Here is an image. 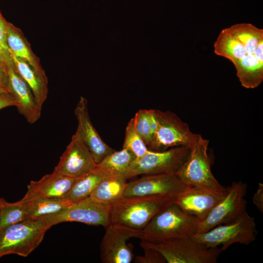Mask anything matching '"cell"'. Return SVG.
Segmentation results:
<instances>
[{
	"label": "cell",
	"mask_w": 263,
	"mask_h": 263,
	"mask_svg": "<svg viewBox=\"0 0 263 263\" xmlns=\"http://www.w3.org/2000/svg\"><path fill=\"white\" fill-rule=\"evenodd\" d=\"M123 148L131 151L136 158L141 157L149 151L147 146L135 129L133 118L126 126Z\"/></svg>",
	"instance_id": "26"
},
{
	"label": "cell",
	"mask_w": 263,
	"mask_h": 263,
	"mask_svg": "<svg viewBox=\"0 0 263 263\" xmlns=\"http://www.w3.org/2000/svg\"><path fill=\"white\" fill-rule=\"evenodd\" d=\"M77 121L75 133L87 147L96 165L115 151L104 142L94 127L88 111V100L81 96L75 109Z\"/></svg>",
	"instance_id": "15"
},
{
	"label": "cell",
	"mask_w": 263,
	"mask_h": 263,
	"mask_svg": "<svg viewBox=\"0 0 263 263\" xmlns=\"http://www.w3.org/2000/svg\"><path fill=\"white\" fill-rule=\"evenodd\" d=\"M199 220L172 203L156 214L140 230L138 239L150 242L180 238L193 237L197 234Z\"/></svg>",
	"instance_id": "2"
},
{
	"label": "cell",
	"mask_w": 263,
	"mask_h": 263,
	"mask_svg": "<svg viewBox=\"0 0 263 263\" xmlns=\"http://www.w3.org/2000/svg\"><path fill=\"white\" fill-rule=\"evenodd\" d=\"M16 100L11 93L0 95V110L4 108L16 106Z\"/></svg>",
	"instance_id": "31"
},
{
	"label": "cell",
	"mask_w": 263,
	"mask_h": 263,
	"mask_svg": "<svg viewBox=\"0 0 263 263\" xmlns=\"http://www.w3.org/2000/svg\"><path fill=\"white\" fill-rule=\"evenodd\" d=\"M157 128L149 145V150L162 151L169 148L189 146L193 144L198 134L192 132L188 125L175 113L154 109Z\"/></svg>",
	"instance_id": "8"
},
{
	"label": "cell",
	"mask_w": 263,
	"mask_h": 263,
	"mask_svg": "<svg viewBox=\"0 0 263 263\" xmlns=\"http://www.w3.org/2000/svg\"><path fill=\"white\" fill-rule=\"evenodd\" d=\"M135 158L131 151L123 148L107 156L96 166L109 177L127 180L129 169Z\"/></svg>",
	"instance_id": "22"
},
{
	"label": "cell",
	"mask_w": 263,
	"mask_h": 263,
	"mask_svg": "<svg viewBox=\"0 0 263 263\" xmlns=\"http://www.w3.org/2000/svg\"><path fill=\"white\" fill-rule=\"evenodd\" d=\"M149 119L150 135L152 139L157 128V121L154 113V109H149Z\"/></svg>",
	"instance_id": "33"
},
{
	"label": "cell",
	"mask_w": 263,
	"mask_h": 263,
	"mask_svg": "<svg viewBox=\"0 0 263 263\" xmlns=\"http://www.w3.org/2000/svg\"><path fill=\"white\" fill-rule=\"evenodd\" d=\"M110 205L96 202L90 197L71 203L61 211L46 216L52 226L67 222H77L106 227L110 224Z\"/></svg>",
	"instance_id": "11"
},
{
	"label": "cell",
	"mask_w": 263,
	"mask_h": 263,
	"mask_svg": "<svg viewBox=\"0 0 263 263\" xmlns=\"http://www.w3.org/2000/svg\"><path fill=\"white\" fill-rule=\"evenodd\" d=\"M186 187L175 173L147 174L127 183L123 197L165 196L174 198Z\"/></svg>",
	"instance_id": "12"
},
{
	"label": "cell",
	"mask_w": 263,
	"mask_h": 263,
	"mask_svg": "<svg viewBox=\"0 0 263 263\" xmlns=\"http://www.w3.org/2000/svg\"><path fill=\"white\" fill-rule=\"evenodd\" d=\"M140 243L158 251L168 263H215L223 251L220 247H208L193 237L156 242L141 240Z\"/></svg>",
	"instance_id": "5"
},
{
	"label": "cell",
	"mask_w": 263,
	"mask_h": 263,
	"mask_svg": "<svg viewBox=\"0 0 263 263\" xmlns=\"http://www.w3.org/2000/svg\"><path fill=\"white\" fill-rule=\"evenodd\" d=\"M0 87L5 89L9 92V76L7 73V68L3 65L0 62Z\"/></svg>",
	"instance_id": "32"
},
{
	"label": "cell",
	"mask_w": 263,
	"mask_h": 263,
	"mask_svg": "<svg viewBox=\"0 0 263 263\" xmlns=\"http://www.w3.org/2000/svg\"><path fill=\"white\" fill-rule=\"evenodd\" d=\"M7 22L0 11V62L6 68L13 64L12 55L6 42Z\"/></svg>",
	"instance_id": "28"
},
{
	"label": "cell",
	"mask_w": 263,
	"mask_h": 263,
	"mask_svg": "<svg viewBox=\"0 0 263 263\" xmlns=\"http://www.w3.org/2000/svg\"><path fill=\"white\" fill-rule=\"evenodd\" d=\"M12 58L15 70L29 86L38 104L42 108L48 94L47 76L40 75L23 59L13 55Z\"/></svg>",
	"instance_id": "20"
},
{
	"label": "cell",
	"mask_w": 263,
	"mask_h": 263,
	"mask_svg": "<svg viewBox=\"0 0 263 263\" xmlns=\"http://www.w3.org/2000/svg\"><path fill=\"white\" fill-rule=\"evenodd\" d=\"M6 201V200L1 197H0V209L1 208V207L3 206L4 202Z\"/></svg>",
	"instance_id": "35"
},
{
	"label": "cell",
	"mask_w": 263,
	"mask_h": 263,
	"mask_svg": "<svg viewBox=\"0 0 263 263\" xmlns=\"http://www.w3.org/2000/svg\"><path fill=\"white\" fill-rule=\"evenodd\" d=\"M26 204L20 200L9 203L6 201L0 209V230L27 219Z\"/></svg>",
	"instance_id": "25"
},
{
	"label": "cell",
	"mask_w": 263,
	"mask_h": 263,
	"mask_svg": "<svg viewBox=\"0 0 263 263\" xmlns=\"http://www.w3.org/2000/svg\"><path fill=\"white\" fill-rule=\"evenodd\" d=\"M75 180L53 171L38 181H30L26 193L20 201L26 202L38 198H61L69 191Z\"/></svg>",
	"instance_id": "18"
},
{
	"label": "cell",
	"mask_w": 263,
	"mask_h": 263,
	"mask_svg": "<svg viewBox=\"0 0 263 263\" xmlns=\"http://www.w3.org/2000/svg\"><path fill=\"white\" fill-rule=\"evenodd\" d=\"M96 166L89 150L75 132L53 171L77 179L89 172Z\"/></svg>",
	"instance_id": "14"
},
{
	"label": "cell",
	"mask_w": 263,
	"mask_h": 263,
	"mask_svg": "<svg viewBox=\"0 0 263 263\" xmlns=\"http://www.w3.org/2000/svg\"><path fill=\"white\" fill-rule=\"evenodd\" d=\"M135 129L148 146L151 141L149 109H140L133 117Z\"/></svg>",
	"instance_id": "27"
},
{
	"label": "cell",
	"mask_w": 263,
	"mask_h": 263,
	"mask_svg": "<svg viewBox=\"0 0 263 263\" xmlns=\"http://www.w3.org/2000/svg\"><path fill=\"white\" fill-rule=\"evenodd\" d=\"M108 177L96 166L89 172L76 179L70 189L61 199L73 203L89 197L97 185Z\"/></svg>",
	"instance_id": "21"
},
{
	"label": "cell",
	"mask_w": 263,
	"mask_h": 263,
	"mask_svg": "<svg viewBox=\"0 0 263 263\" xmlns=\"http://www.w3.org/2000/svg\"><path fill=\"white\" fill-rule=\"evenodd\" d=\"M9 92L14 96L17 110L28 123L33 124L40 117L41 109L28 84L15 70L13 64L7 67Z\"/></svg>",
	"instance_id": "17"
},
{
	"label": "cell",
	"mask_w": 263,
	"mask_h": 263,
	"mask_svg": "<svg viewBox=\"0 0 263 263\" xmlns=\"http://www.w3.org/2000/svg\"><path fill=\"white\" fill-rule=\"evenodd\" d=\"M143 248L144 255L135 258V262L138 263H166L163 256L156 250L140 243Z\"/></svg>",
	"instance_id": "29"
},
{
	"label": "cell",
	"mask_w": 263,
	"mask_h": 263,
	"mask_svg": "<svg viewBox=\"0 0 263 263\" xmlns=\"http://www.w3.org/2000/svg\"><path fill=\"white\" fill-rule=\"evenodd\" d=\"M6 42L12 55L26 61L40 75L46 76L39 58L20 29L8 21L6 26Z\"/></svg>",
	"instance_id": "19"
},
{
	"label": "cell",
	"mask_w": 263,
	"mask_h": 263,
	"mask_svg": "<svg viewBox=\"0 0 263 263\" xmlns=\"http://www.w3.org/2000/svg\"><path fill=\"white\" fill-rule=\"evenodd\" d=\"M247 185L242 181L233 182L226 188L222 199L208 215L199 222L197 234L204 233L217 225L231 222L246 211L245 196Z\"/></svg>",
	"instance_id": "9"
},
{
	"label": "cell",
	"mask_w": 263,
	"mask_h": 263,
	"mask_svg": "<svg viewBox=\"0 0 263 263\" xmlns=\"http://www.w3.org/2000/svg\"><path fill=\"white\" fill-rule=\"evenodd\" d=\"M24 203L27 219H37L58 213L71 204L61 198H38Z\"/></svg>",
	"instance_id": "24"
},
{
	"label": "cell",
	"mask_w": 263,
	"mask_h": 263,
	"mask_svg": "<svg viewBox=\"0 0 263 263\" xmlns=\"http://www.w3.org/2000/svg\"><path fill=\"white\" fill-rule=\"evenodd\" d=\"M253 203L259 209L263 212V184L259 183L258 189L254 193L252 198Z\"/></svg>",
	"instance_id": "30"
},
{
	"label": "cell",
	"mask_w": 263,
	"mask_h": 263,
	"mask_svg": "<svg viewBox=\"0 0 263 263\" xmlns=\"http://www.w3.org/2000/svg\"><path fill=\"white\" fill-rule=\"evenodd\" d=\"M257 234L255 219L246 211L235 220L217 225L193 238L208 247H220L224 251L234 244H251Z\"/></svg>",
	"instance_id": "7"
},
{
	"label": "cell",
	"mask_w": 263,
	"mask_h": 263,
	"mask_svg": "<svg viewBox=\"0 0 263 263\" xmlns=\"http://www.w3.org/2000/svg\"><path fill=\"white\" fill-rule=\"evenodd\" d=\"M214 53L232 62L242 86L258 87L263 81V30L242 23L223 29L214 43Z\"/></svg>",
	"instance_id": "1"
},
{
	"label": "cell",
	"mask_w": 263,
	"mask_h": 263,
	"mask_svg": "<svg viewBox=\"0 0 263 263\" xmlns=\"http://www.w3.org/2000/svg\"><path fill=\"white\" fill-rule=\"evenodd\" d=\"M208 143L198 134L187 159L175 173L187 187L224 192L226 188L219 183L211 170L207 153Z\"/></svg>",
	"instance_id": "6"
},
{
	"label": "cell",
	"mask_w": 263,
	"mask_h": 263,
	"mask_svg": "<svg viewBox=\"0 0 263 263\" xmlns=\"http://www.w3.org/2000/svg\"><path fill=\"white\" fill-rule=\"evenodd\" d=\"M174 199L165 196L123 197L110 205L111 224L141 230Z\"/></svg>",
	"instance_id": "3"
},
{
	"label": "cell",
	"mask_w": 263,
	"mask_h": 263,
	"mask_svg": "<svg viewBox=\"0 0 263 263\" xmlns=\"http://www.w3.org/2000/svg\"><path fill=\"white\" fill-rule=\"evenodd\" d=\"M100 244V255L103 263H130L133 258L131 245L127 244L131 238H138L140 230L110 224Z\"/></svg>",
	"instance_id": "13"
},
{
	"label": "cell",
	"mask_w": 263,
	"mask_h": 263,
	"mask_svg": "<svg viewBox=\"0 0 263 263\" xmlns=\"http://www.w3.org/2000/svg\"><path fill=\"white\" fill-rule=\"evenodd\" d=\"M190 150L189 146H179L162 151L149 150L133 161L127 179L142 174L175 173L187 159Z\"/></svg>",
	"instance_id": "10"
},
{
	"label": "cell",
	"mask_w": 263,
	"mask_h": 263,
	"mask_svg": "<svg viewBox=\"0 0 263 263\" xmlns=\"http://www.w3.org/2000/svg\"><path fill=\"white\" fill-rule=\"evenodd\" d=\"M225 191L221 192L200 187H187L174 198L173 203L200 222L222 199Z\"/></svg>",
	"instance_id": "16"
},
{
	"label": "cell",
	"mask_w": 263,
	"mask_h": 263,
	"mask_svg": "<svg viewBox=\"0 0 263 263\" xmlns=\"http://www.w3.org/2000/svg\"><path fill=\"white\" fill-rule=\"evenodd\" d=\"M127 185L124 179L110 177L97 185L90 197L96 202L111 205L123 197Z\"/></svg>",
	"instance_id": "23"
},
{
	"label": "cell",
	"mask_w": 263,
	"mask_h": 263,
	"mask_svg": "<svg viewBox=\"0 0 263 263\" xmlns=\"http://www.w3.org/2000/svg\"><path fill=\"white\" fill-rule=\"evenodd\" d=\"M52 225L44 217L27 219L0 230V258L16 254L27 257L42 241Z\"/></svg>",
	"instance_id": "4"
},
{
	"label": "cell",
	"mask_w": 263,
	"mask_h": 263,
	"mask_svg": "<svg viewBox=\"0 0 263 263\" xmlns=\"http://www.w3.org/2000/svg\"><path fill=\"white\" fill-rule=\"evenodd\" d=\"M9 93L10 92L7 90L0 87V95H3Z\"/></svg>",
	"instance_id": "34"
}]
</instances>
